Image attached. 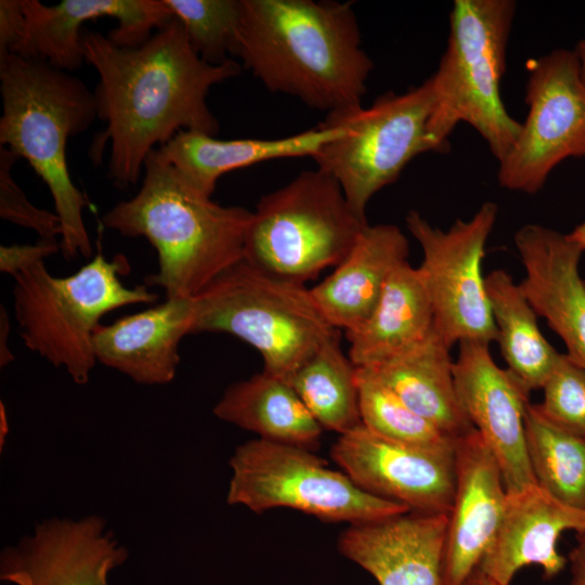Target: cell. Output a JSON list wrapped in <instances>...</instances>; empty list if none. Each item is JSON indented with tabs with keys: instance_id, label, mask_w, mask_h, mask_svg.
<instances>
[{
	"instance_id": "1",
	"label": "cell",
	"mask_w": 585,
	"mask_h": 585,
	"mask_svg": "<svg viewBox=\"0 0 585 585\" xmlns=\"http://www.w3.org/2000/svg\"><path fill=\"white\" fill-rule=\"evenodd\" d=\"M81 47L99 76L98 118L106 123L93 154L99 158L109 142L108 179L117 188L135 185L148 154L180 131L219 132L207 95L214 84L237 76L240 65L233 58L205 62L176 17L138 47L118 46L83 28Z\"/></svg>"
},
{
	"instance_id": "2",
	"label": "cell",
	"mask_w": 585,
	"mask_h": 585,
	"mask_svg": "<svg viewBox=\"0 0 585 585\" xmlns=\"http://www.w3.org/2000/svg\"><path fill=\"white\" fill-rule=\"evenodd\" d=\"M238 56L264 87L327 115L355 108L373 62L351 2L240 0Z\"/></svg>"
},
{
	"instance_id": "3",
	"label": "cell",
	"mask_w": 585,
	"mask_h": 585,
	"mask_svg": "<svg viewBox=\"0 0 585 585\" xmlns=\"http://www.w3.org/2000/svg\"><path fill=\"white\" fill-rule=\"evenodd\" d=\"M252 211L222 206L190 185L153 150L145 159L142 184L102 217L105 227L127 237H144L156 250L158 270L146 286L166 298H194L213 280L244 259Z\"/></svg>"
},
{
	"instance_id": "4",
	"label": "cell",
	"mask_w": 585,
	"mask_h": 585,
	"mask_svg": "<svg viewBox=\"0 0 585 585\" xmlns=\"http://www.w3.org/2000/svg\"><path fill=\"white\" fill-rule=\"evenodd\" d=\"M0 145L24 158L48 186L60 218L61 251L92 255L83 221L89 203L72 181L66 145L98 117L94 92L72 73L10 53L0 57Z\"/></svg>"
},
{
	"instance_id": "5",
	"label": "cell",
	"mask_w": 585,
	"mask_h": 585,
	"mask_svg": "<svg viewBox=\"0 0 585 585\" xmlns=\"http://www.w3.org/2000/svg\"><path fill=\"white\" fill-rule=\"evenodd\" d=\"M516 6L512 0L454 1L447 47L430 77L428 134L440 153L450 151L458 122L474 128L498 162L516 144L522 123L507 113L499 89Z\"/></svg>"
},
{
	"instance_id": "6",
	"label": "cell",
	"mask_w": 585,
	"mask_h": 585,
	"mask_svg": "<svg viewBox=\"0 0 585 585\" xmlns=\"http://www.w3.org/2000/svg\"><path fill=\"white\" fill-rule=\"evenodd\" d=\"M129 270L126 257L109 261L99 251L68 276L52 275L44 261L17 273L12 295L24 344L64 368L77 385H86L98 363L93 337L101 318L118 308L158 298L146 285L125 286L120 277Z\"/></svg>"
},
{
	"instance_id": "7",
	"label": "cell",
	"mask_w": 585,
	"mask_h": 585,
	"mask_svg": "<svg viewBox=\"0 0 585 585\" xmlns=\"http://www.w3.org/2000/svg\"><path fill=\"white\" fill-rule=\"evenodd\" d=\"M192 334L224 333L253 347L263 370L287 382L327 340L339 335L311 289L242 260L193 298Z\"/></svg>"
},
{
	"instance_id": "8",
	"label": "cell",
	"mask_w": 585,
	"mask_h": 585,
	"mask_svg": "<svg viewBox=\"0 0 585 585\" xmlns=\"http://www.w3.org/2000/svg\"><path fill=\"white\" fill-rule=\"evenodd\" d=\"M368 225L339 183L316 168L260 198L247 231L244 261L304 284L337 266Z\"/></svg>"
},
{
	"instance_id": "9",
	"label": "cell",
	"mask_w": 585,
	"mask_h": 585,
	"mask_svg": "<svg viewBox=\"0 0 585 585\" xmlns=\"http://www.w3.org/2000/svg\"><path fill=\"white\" fill-rule=\"evenodd\" d=\"M230 467L227 504L257 514L286 507L326 522L355 524L410 511L362 490L343 471L295 445L250 440L236 447Z\"/></svg>"
},
{
	"instance_id": "10",
	"label": "cell",
	"mask_w": 585,
	"mask_h": 585,
	"mask_svg": "<svg viewBox=\"0 0 585 585\" xmlns=\"http://www.w3.org/2000/svg\"><path fill=\"white\" fill-rule=\"evenodd\" d=\"M434 105L431 78L404 93L388 92L373 103L327 115L347 127L313 157L330 174L361 217L370 198L393 183L417 155L438 146L428 134Z\"/></svg>"
},
{
	"instance_id": "11",
	"label": "cell",
	"mask_w": 585,
	"mask_h": 585,
	"mask_svg": "<svg viewBox=\"0 0 585 585\" xmlns=\"http://www.w3.org/2000/svg\"><path fill=\"white\" fill-rule=\"evenodd\" d=\"M497 212V205L486 202L469 220L457 219L446 231L431 225L416 210L405 217L422 251L417 269L431 303L434 328L451 348L464 341H496L481 264Z\"/></svg>"
},
{
	"instance_id": "12",
	"label": "cell",
	"mask_w": 585,
	"mask_h": 585,
	"mask_svg": "<svg viewBox=\"0 0 585 585\" xmlns=\"http://www.w3.org/2000/svg\"><path fill=\"white\" fill-rule=\"evenodd\" d=\"M528 70L529 113L497 180L504 188L534 194L561 161L585 157V84L574 50L531 60Z\"/></svg>"
},
{
	"instance_id": "13",
	"label": "cell",
	"mask_w": 585,
	"mask_h": 585,
	"mask_svg": "<svg viewBox=\"0 0 585 585\" xmlns=\"http://www.w3.org/2000/svg\"><path fill=\"white\" fill-rule=\"evenodd\" d=\"M129 558L108 521L92 514L52 517L0 551V581L10 585H108Z\"/></svg>"
},
{
	"instance_id": "14",
	"label": "cell",
	"mask_w": 585,
	"mask_h": 585,
	"mask_svg": "<svg viewBox=\"0 0 585 585\" xmlns=\"http://www.w3.org/2000/svg\"><path fill=\"white\" fill-rule=\"evenodd\" d=\"M454 453L392 441L363 425L340 434L330 450L362 490L410 511L447 515L455 491Z\"/></svg>"
},
{
	"instance_id": "15",
	"label": "cell",
	"mask_w": 585,
	"mask_h": 585,
	"mask_svg": "<svg viewBox=\"0 0 585 585\" xmlns=\"http://www.w3.org/2000/svg\"><path fill=\"white\" fill-rule=\"evenodd\" d=\"M490 344L459 343L453 364L455 389L467 418L493 453L508 494L536 485L525 444L528 391L499 367Z\"/></svg>"
},
{
	"instance_id": "16",
	"label": "cell",
	"mask_w": 585,
	"mask_h": 585,
	"mask_svg": "<svg viewBox=\"0 0 585 585\" xmlns=\"http://www.w3.org/2000/svg\"><path fill=\"white\" fill-rule=\"evenodd\" d=\"M23 8L25 29L13 53L68 73L84 61L81 32L87 21L116 18L118 26L107 37L118 46L138 47L174 17L164 0H63L52 5L23 0Z\"/></svg>"
},
{
	"instance_id": "17",
	"label": "cell",
	"mask_w": 585,
	"mask_h": 585,
	"mask_svg": "<svg viewBox=\"0 0 585 585\" xmlns=\"http://www.w3.org/2000/svg\"><path fill=\"white\" fill-rule=\"evenodd\" d=\"M455 491L448 512L443 585H464L492 543L507 492L499 466L477 432L457 439Z\"/></svg>"
},
{
	"instance_id": "18",
	"label": "cell",
	"mask_w": 585,
	"mask_h": 585,
	"mask_svg": "<svg viewBox=\"0 0 585 585\" xmlns=\"http://www.w3.org/2000/svg\"><path fill=\"white\" fill-rule=\"evenodd\" d=\"M515 245L525 276L519 286L537 313L563 341L567 354L585 368V252L568 234L536 223L521 226Z\"/></svg>"
},
{
	"instance_id": "19",
	"label": "cell",
	"mask_w": 585,
	"mask_h": 585,
	"mask_svg": "<svg viewBox=\"0 0 585 585\" xmlns=\"http://www.w3.org/2000/svg\"><path fill=\"white\" fill-rule=\"evenodd\" d=\"M447 521V514L408 511L350 524L338 549L379 585H443Z\"/></svg>"
},
{
	"instance_id": "20",
	"label": "cell",
	"mask_w": 585,
	"mask_h": 585,
	"mask_svg": "<svg viewBox=\"0 0 585 585\" xmlns=\"http://www.w3.org/2000/svg\"><path fill=\"white\" fill-rule=\"evenodd\" d=\"M585 533V510L572 507L533 485L508 494L498 530L478 569L499 585H509L524 567L540 566L544 577L568 564L558 548L564 531Z\"/></svg>"
},
{
	"instance_id": "21",
	"label": "cell",
	"mask_w": 585,
	"mask_h": 585,
	"mask_svg": "<svg viewBox=\"0 0 585 585\" xmlns=\"http://www.w3.org/2000/svg\"><path fill=\"white\" fill-rule=\"evenodd\" d=\"M193 298H171L144 311L100 325L93 337L96 361L140 385L171 382L183 337L192 335Z\"/></svg>"
},
{
	"instance_id": "22",
	"label": "cell",
	"mask_w": 585,
	"mask_h": 585,
	"mask_svg": "<svg viewBox=\"0 0 585 585\" xmlns=\"http://www.w3.org/2000/svg\"><path fill=\"white\" fill-rule=\"evenodd\" d=\"M408 240L396 225L365 226L333 273L310 288L327 322L346 334L359 329L376 309L390 275L408 261Z\"/></svg>"
},
{
	"instance_id": "23",
	"label": "cell",
	"mask_w": 585,
	"mask_h": 585,
	"mask_svg": "<svg viewBox=\"0 0 585 585\" xmlns=\"http://www.w3.org/2000/svg\"><path fill=\"white\" fill-rule=\"evenodd\" d=\"M346 131L342 122L330 117L310 130L278 139L219 140L198 131H180L157 150L190 185L211 197L219 178L230 171L281 158H313Z\"/></svg>"
},
{
	"instance_id": "24",
	"label": "cell",
	"mask_w": 585,
	"mask_h": 585,
	"mask_svg": "<svg viewBox=\"0 0 585 585\" xmlns=\"http://www.w3.org/2000/svg\"><path fill=\"white\" fill-rule=\"evenodd\" d=\"M453 364L451 347L434 328L414 349L378 365L361 368L386 385L415 413L458 439L474 428L458 401Z\"/></svg>"
},
{
	"instance_id": "25",
	"label": "cell",
	"mask_w": 585,
	"mask_h": 585,
	"mask_svg": "<svg viewBox=\"0 0 585 585\" xmlns=\"http://www.w3.org/2000/svg\"><path fill=\"white\" fill-rule=\"evenodd\" d=\"M434 330L433 312L417 268L410 262L390 275L369 318L347 333L348 356L356 367H370L396 358Z\"/></svg>"
},
{
	"instance_id": "26",
	"label": "cell",
	"mask_w": 585,
	"mask_h": 585,
	"mask_svg": "<svg viewBox=\"0 0 585 585\" xmlns=\"http://www.w3.org/2000/svg\"><path fill=\"white\" fill-rule=\"evenodd\" d=\"M213 414L260 439L310 451L323 431L290 384L264 370L229 386Z\"/></svg>"
},
{
	"instance_id": "27",
	"label": "cell",
	"mask_w": 585,
	"mask_h": 585,
	"mask_svg": "<svg viewBox=\"0 0 585 585\" xmlns=\"http://www.w3.org/2000/svg\"><path fill=\"white\" fill-rule=\"evenodd\" d=\"M485 288L507 369L528 391L542 389L559 352L542 334L540 316L505 270L490 272Z\"/></svg>"
},
{
	"instance_id": "28",
	"label": "cell",
	"mask_w": 585,
	"mask_h": 585,
	"mask_svg": "<svg viewBox=\"0 0 585 585\" xmlns=\"http://www.w3.org/2000/svg\"><path fill=\"white\" fill-rule=\"evenodd\" d=\"M289 384L323 429L344 434L362 425L358 368L343 354L339 335L312 354Z\"/></svg>"
},
{
	"instance_id": "29",
	"label": "cell",
	"mask_w": 585,
	"mask_h": 585,
	"mask_svg": "<svg viewBox=\"0 0 585 585\" xmlns=\"http://www.w3.org/2000/svg\"><path fill=\"white\" fill-rule=\"evenodd\" d=\"M525 444L536 483L560 502L585 510V437L550 421L529 403Z\"/></svg>"
},
{
	"instance_id": "30",
	"label": "cell",
	"mask_w": 585,
	"mask_h": 585,
	"mask_svg": "<svg viewBox=\"0 0 585 585\" xmlns=\"http://www.w3.org/2000/svg\"><path fill=\"white\" fill-rule=\"evenodd\" d=\"M358 368L359 406L362 425L400 443L455 451L457 439L411 410L386 385L366 369Z\"/></svg>"
},
{
	"instance_id": "31",
	"label": "cell",
	"mask_w": 585,
	"mask_h": 585,
	"mask_svg": "<svg viewBox=\"0 0 585 585\" xmlns=\"http://www.w3.org/2000/svg\"><path fill=\"white\" fill-rule=\"evenodd\" d=\"M181 22L193 50L205 62L220 65L236 55L240 0H164Z\"/></svg>"
},
{
	"instance_id": "32",
	"label": "cell",
	"mask_w": 585,
	"mask_h": 585,
	"mask_svg": "<svg viewBox=\"0 0 585 585\" xmlns=\"http://www.w3.org/2000/svg\"><path fill=\"white\" fill-rule=\"evenodd\" d=\"M542 390L540 411L554 424L585 437V368L559 352Z\"/></svg>"
},
{
	"instance_id": "33",
	"label": "cell",
	"mask_w": 585,
	"mask_h": 585,
	"mask_svg": "<svg viewBox=\"0 0 585 585\" xmlns=\"http://www.w3.org/2000/svg\"><path fill=\"white\" fill-rule=\"evenodd\" d=\"M20 157L0 145V217L16 225L35 231L40 239L60 240L62 226L55 212L31 204L12 176Z\"/></svg>"
},
{
	"instance_id": "34",
	"label": "cell",
	"mask_w": 585,
	"mask_h": 585,
	"mask_svg": "<svg viewBox=\"0 0 585 585\" xmlns=\"http://www.w3.org/2000/svg\"><path fill=\"white\" fill-rule=\"evenodd\" d=\"M58 250H61L60 240L39 239L34 245H2L0 271L15 276L28 266L44 261Z\"/></svg>"
},
{
	"instance_id": "35",
	"label": "cell",
	"mask_w": 585,
	"mask_h": 585,
	"mask_svg": "<svg viewBox=\"0 0 585 585\" xmlns=\"http://www.w3.org/2000/svg\"><path fill=\"white\" fill-rule=\"evenodd\" d=\"M25 29L23 0L0 1V57L13 53Z\"/></svg>"
},
{
	"instance_id": "36",
	"label": "cell",
	"mask_w": 585,
	"mask_h": 585,
	"mask_svg": "<svg viewBox=\"0 0 585 585\" xmlns=\"http://www.w3.org/2000/svg\"><path fill=\"white\" fill-rule=\"evenodd\" d=\"M569 585H585V533H577L576 544L568 555Z\"/></svg>"
},
{
	"instance_id": "37",
	"label": "cell",
	"mask_w": 585,
	"mask_h": 585,
	"mask_svg": "<svg viewBox=\"0 0 585 585\" xmlns=\"http://www.w3.org/2000/svg\"><path fill=\"white\" fill-rule=\"evenodd\" d=\"M10 318L5 308L0 309V366H6L14 361V355L8 347Z\"/></svg>"
},
{
	"instance_id": "38",
	"label": "cell",
	"mask_w": 585,
	"mask_h": 585,
	"mask_svg": "<svg viewBox=\"0 0 585 585\" xmlns=\"http://www.w3.org/2000/svg\"><path fill=\"white\" fill-rule=\"evenodd\" d=\"M464 585H499L486 574H484L480 569H476L466 580Z\"/></svg>"
},
{
	"instance_id": "39",
	"label": "cell",
	"mask_w": 585,
	"mask_h": 585,
	"mask_svg": "<svg viewBox=\"0 0 585 585\" xmlns=\"http://www.w3.org/2000/svg\"><path fill=\"white\" fill-rule=\"evenodd\" d=\"M568 236L585 251V221L576 225Z\"/></svg>"
},
{
	"instance_id": "40",
	"label": "cell",
	"mask_w": 585,
	"mask_h": 585,
	"mask_svg": "<svg viewBox=\"0 0 585 585\" xmlns=\"http://www.w3.org/2000/svg\"><path fill=\"white\" fill-rule=\"evenodd\" d=\"M574 52L578 60L581 78L585 84V39L577 42Z\"/></svg>"
},
{
	"instance_id": "41",
	"label": "cell",
	"mask_w": 585,
	"mask_h": 585,
	"mask_svg": "<svg viewBox=\"0 0 585 585\" xmlns=\"http://www.w3.org/2000/svg\"><path fill=\"white\" fill-rule=\"evenodd\" d=\"M9 432L8 417L4 404L0 403V448L3 447L5 437Z\"/></svg>"
}]
</instances>
